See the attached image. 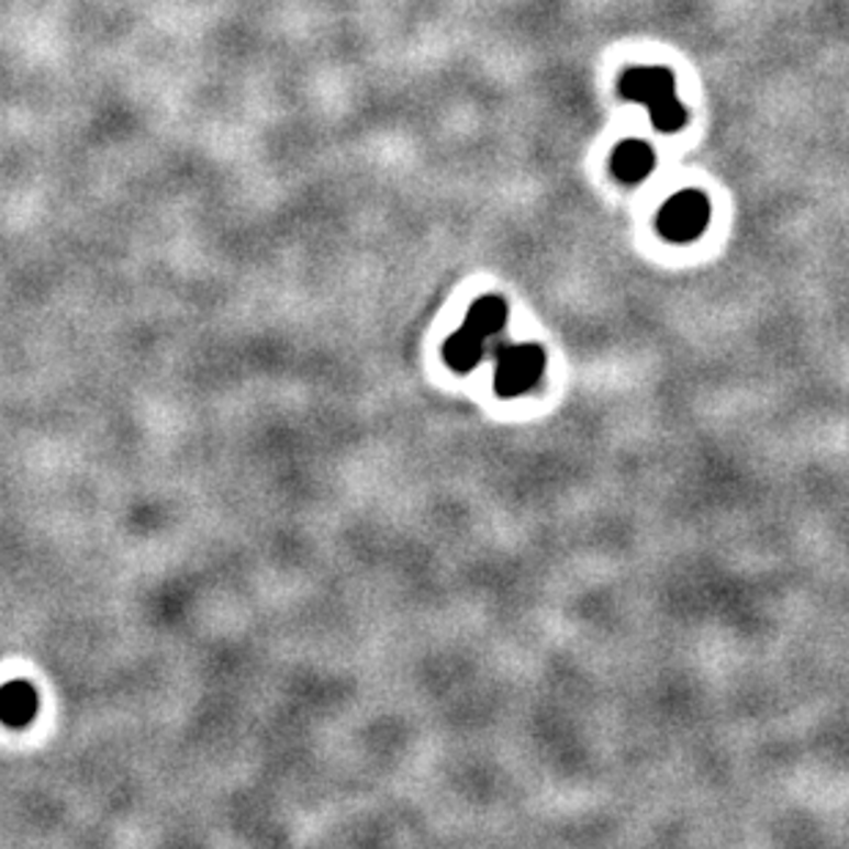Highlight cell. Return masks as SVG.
I'll return each instance as SVG.
<instances>
[{
	"label": "cell",
	"instance_id": "obj_1",
	"mask_svg": "<svg viewBox=\"0 0 849 849\" xmlns=\"http://www.w3.org/2000/svg\"><path fill=\"white\" fill-rule=\"evenodd\" d=\"M506 325V303L501 298H481L470 305L465 325L448 336L443 358L451 369L470 371L484 355L487 342Z\"/></svg>",
	"mask_w": 849,
	"mask_h": 849
},
{
	"label": "cell",
	"instance_id": "obj_2",
	"mask_svg": "<svg viewBox=\"0 0 849 849\" xmlns=\"http://www.w3.org/2000/svg\"><path fill=\"white\" fill-rule=\"evenodd\" d=\"M547 355L539 344H506L495 358V393L503 399L528 393L541 380Z\"/></svg>",
	"mask_w": 849,
	"mask_h": 849
},
{
	"label": "cell",
	"instance_id": "obj_3",
	"mask_svg": "<svg viewBox=\"0 0 849 849\" xmlns=\"http://www.w3.org/2000/svg\"><path fill=\"white\" fill-rule=\"evenodd\" d=\"M710 223V201L699 190H682L662 204L657 232L671 243H693Z\"/></svg>",
	"mask_w": 849,
	"mask_h": 849
},
{
	"label": "cell",
	"instance_id": "obj_4",
	"mask_svg": "<svg viewBox=\"0 0 849 849\" xmlns=\"http://www.w3.org/2000/svg\"><path fill=\"white\" fill-rule=\"evenodd\" d=\"M622 94L627 100L640 102L651 111L660 102L671 100L677 97L673 91V75L662 67H638V69H627L622 78Z\"/></svg>",
	"mask_w": 849,
	"mask_h": 849
},
{
	"label": "cell",
	"instance_id": "obj_5",
	"mask_svg": "<svg viewBox=\"0 0 849 849\" xmlns=\"http://www.w3.org/2000/svg\"><path fill=\"white\" fill-rule=\"evenodd\" d=\"M40 712V693L31 682L14 679L0 688V723L9 728H25Z\"/></svg>",
	"mask_w": 849,
	"mask_h": 849
},
{
	"label": "cell",
	"instance_id": "obj_6",
	"mask_svg": "<svg viewBox=\"0 0 849 849\" xmlns=\"http://www.w3.org/2000/svg\"><path fill=\"white\" fill-rule=\"evenodd\" d=\"M657 157L646 141H622L611 157V168L622 182L635 185L646 179L655 168Z\"/></svg>",
	"mask_w": 849,
	"mask_h": 849
},
{
	"label": "cell",
	"instance_id": "obj_7",
	"mask_svg": "<svg viewBox=\"0 0 849 849\" xmlns=\"http://www.w3.org/2000/svg\"><path fill=\"white\" fill-rule=\"evenodd\" d=\"M649 116H651V124H655L660 133H677V130H682L684 122H688V111H684V105L677 100V97H671V100L651 108Z\"/></svg>",
	"mask_w": 849,
	"mask_h": 849
}]
</instances>
